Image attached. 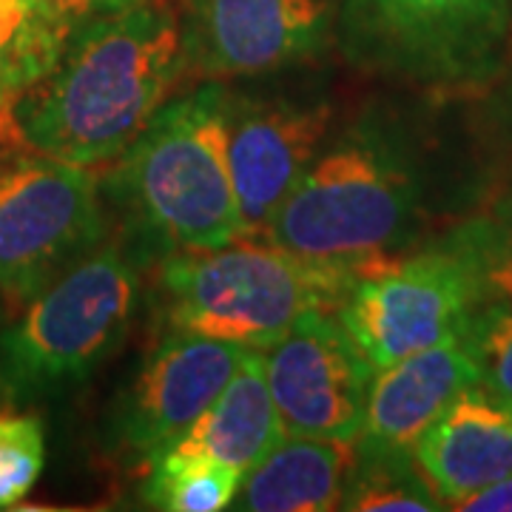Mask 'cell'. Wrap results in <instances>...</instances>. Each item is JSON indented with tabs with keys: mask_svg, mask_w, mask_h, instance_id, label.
Segmentation results:
<instances>
[{
	"mask_svg": "<svg viewBox=\"0 0 512 512\" xmlns=\"http://www.w3.org/2000/svg\"><path fill=\"white\" fill-rule=\"evenodd\" d=\"M185 77L177 9L151 0L74 29L0 120L15 146L94 168L114 163Z\"/></svg>",
	"mask_w": 512,
	"mask_h": 512,
	"instance_id": "obj_1",
	"label": "cell"
},
{
	"mask_svg": "<svg viewBox=\"0 0 512 512\" xmlns=\"http://www.w3.org/2000/svg\"><path fill=\"white\" fill-rule=\"evenodd\" d=\"M228 94V83L200 80L171 97L100 183L165 254L245 237L228 165Z\"/></svg>",
	"mask_w": 512,
	"mask_h": 512,
	"instance_id": "obj_2",
	"label": "cell"
},
{
	"mask_svg": "<svg viewBox=\"0 0 512 512\" xmlns=\"http://www.w3.org/2000/svg\"><path fill=\"white\" fill-rule=\"evenodd\" d=\"M419 211V174L382 111H359L330 131L282 202L268 237L293 254L359 262L396 254Z\"/></svg>",
	"mask_w": 512,
	"mask_h": 512,
	"instance_id": "obj_3",
	"label": "cell"
},
{
	"mask_svg": "<svg viewBox=\"0 0 512 512\" xmlns=\"http://www.w3.org/2000/svg\"><path fill=\"white\" fill-rule=\"evenodd\" d=\"M356 262L308 259L265 237L165 254L157 271L165 322L248 350H268L308 311H336Z\"/></svg>",
	"mask_w": 512,
	"mask_h": 512,
	"instance_id": "obj_4",
	"label": "cell"
},
{
	"mask_svg": "<svg viewBox=\"0 0 512 512\" xmlns=\"http://www.w3.org/2000/svg\"><path fill=\"white\" fill-rule=\"evenodd\" d=\"M333 46L359 74L424 94L493 86L512 57V0H333Z\"/></svg>",
	"mask_w": 512,
	"mask_h": 512,
	"instance_id": "obj_5",
	"label": "cell"
},
{
	"mask_svg": "<svg viewBox=\"0 0 512 512\" xmlns=\"http://www.w3.org/2000/svg\"><path fill=\"white\" fill-rule=\"evenodd\" d=\"M137 302L134 254L117 239L97 242L0 333V393L26 404L86 382L126 339Z\"/></svg>",
	"mask_w": 512,
	"mask_h": 512,
	"instance_id": "obj_6",
	"label": "cell"
},
{
	"mask_svg": "<svg viewBox=\"0 0 512 512\" xmlns=\"http://www.w3.org/2000/svg\"><path fill=\"white\" fill-rule=\"evenodd\" d=\"M106 239L103 188L92 168L29 148L0 154V293L20 302Z\"/></svg>",
	"mask_w": 512,
	"mask_h": 512,
	"instance_id": "obj_7",
	"label": "cell"
},
{
	"mask_svg": "<svg viewBox=\"0 0 512 512\" xmlns=\"http://www.w3.org/2000/svg\"><path fill=\"white\" fill-rule=\"evenodd\" d=\"M476 305L481 302L464 262L439 245L359 259L336 316L379 370L456 336Z\"/></svg>",
	"mask_w": 512,
	"mask_h": 512,
	"instance_id": "obj_8",
	"label": "cell"
},
{
	"mask_svg": "<svg viewBox=\"0 0 512 512\" xmlns=\"http://www.w3.org/2000/svg\"><path fill=\"white\" fill-rule=\"evenodd\" d=\"M174 9L194 80H254L333 49V0H177Z\"/></svg>",
	"mask_w": 512,
	"mask_h": 512,
	"instance_id": "obj_9",
	"label": "cell"
},
{
	"mask_svg": "<svg viewBox=\"0 0 512 512\" xmlns=\"http://www.w3.org/2000/svg\"><path fill=\"white\" fill-rule=\"evenodd\" d=\"M336 123L330 94L237 92L228 94V165L237 194L245 237H268L282 202L291 197L302 174Z\"/></svg>",
	"mask_w": 512,
	"mask_h": 512,
	"instance_id": "obj_10",
	"label": "cell"
},
{
	"mask_svg": "<svg viewBox=\"0 0 512 512\" xmlns=\"http://www.w3.org/2000/svg\"><path fill=\"white\" fill-rule=\"evenodd\" d=\"M262 356L285 436L356 444L376 370L336 311L316 308L299 316Z\"/></svg>",
	"mask_w": 512,
	"mask_h": 512,
	"instance_id": "obj_11",
	"label": "cell"
},
{
	"mask_svg": "<svg viewBox=\"0 0 512 512\" xmlns=\"http://www.w3.org/2000/svg\"><path fill=\"white\" fill-rule=\"evenodd\" d=\"M248 348L168 330L148 353L123 402L114 407L117 444L154 464L214 404Z\"/></svg>",
	"mask_w": 512,
	"mask_h": 512,
	"instance_id": "obj_12",
	"label": "cell"
},
{
	"mask_svg": "<svg viewBox=\"0 0 512 512\" xmlns=\"http://www.w3.org/2000/svg\"><path fill=\"white\" fill-rule=\"evenodd\" d=\"M476 382V356L464 330L402 362L379 367L370 379L365 421L353 450L413 453L441 410Z\"/></svg>",
	"mask_w": 512,
	"mask_h": 512,
	"instance_id": "obj_13",
	"label": "cell"
},
{
	"mask_svg": "<svg viewBox=\"0 0 512 512\" xmlns=\"http://www.w3.org/2000/svg\"><path fill=\"white\" fill-rule=\"evenodd\" d=\"M413 458L444 507L512 476V402L470 384L413 447Z\"/></svg>",
	"mask_w": 512,
	"mask_h": 512,
	"instance_id": "obj_14",
	"label": "cell"
},
{
	"mask_svg": "<svg viewBox=\"0 0 512 512\" xmlns=\"http://www.w3.org/2000/svg\"><path fill=\"white\" fill-rule=\"evenodd\" d=\"M282 436L285 433L265 376V356L262 350H245L214 404L163 456L208 458L245 476L256 461L274 450Z\"/></svg>",
	"mask_w": 512,
	"mask_h": 512,
	"instance_id": "obj_15",
	"label": "cell"
},
{
	"mask_svg": "<svg viewBox=\"0 0 512 512\" xmlns=\"http://www.w3.org/2000/svg\"><path fill=\"white\" fill-rule=\"evenodd\" d=\"M353 444L282 436L274 450L242 476L234 510L325 512L339 510Z\"/></svg>",
	"mask_w": 512,
	"mask_h": 512,
	"instance_id": "obj_16",
	"label": "cell"
},
{
	"mask_svg": "<svg viewBox=\"0 0 512 512\" xmlns=\"http://www.w3.org/2000/svg\"><path fill=\"white\" fill-rule=\"evenodd\" d=\"M444 504L421 476L413 453H359L353 450L339 510L433 512Z\"/></svg>",
	"mask_w": 512,
	"mask_h": 512,
	"instance_id": "obj_17",
	"label": "cell"
},
{
	"mask_svg": "<svg viewBox=\"0 0 512 512\" xmlns=\"http://www.w3.org/2000/svg\"><path fill=\"white\" fill-rule=\"evenodd\" d=\"M464 262L478 302H512V188L444 242Z\"/></svg>",
	"mask_w": 512,
	"mask_h": 512,
	"instance_id": "obj_18",
	"label": "cell"
},
{
	"mask_svg": "<svg viewBox=\"0 0 512 512\" xmlns=\"http://www.w3.org/2000/svg\"><path fill=\"white\" fill-rule=\"evenodd\" d=\"M148 467L143 501L165 512L228 510L242 481L234 467L208 458L160 456Z\"/></svg>",
	"mask_w": 512,
	"mask_h": 512,
	"instance_id": "obj_19",
	"label": "cell"
},
{
	"mask_svg": "<svg viewBox=\"0 0 512 512\" xmlns=\"http://www.w3.org/2000/svg\"><path fill=\"white\" fill-rule=\"evenodd\" d=\"M57 52L60 43L43 26L35 0H0V114L55 63Z\"/></svg>",
	"mask_w": 512,
	"mask_h": 512,
	"instance_id": "obj_20",
	"label": "cell"
},
{
	"mask_svg": "<svg viewBox=\"0 0 512 512\" xmlns=\"http://www.w3.org/2000/svg\"><path fill=\"white\" fill-rule=\"evenodd\" d=\"M46 464V433L37 416H0V510L32 493Z\"/></svg>",
	"mask_w": 512,
	"mask_h": 512,
	"instance_id": "obj_21",
	"label": "cell"
},
{
	"mask_svg": "<svg viewBox=\"0 0 512 512\" xmlns=\"http://www.w3.org/2000/svg\"><path fill=\"white\" fill-rule=\"evenodd\" d=\"M464 333L476 356L478 384L512 402V302L476 305Z\"/></svg>",
	"mask_w": 512,
	"mask_h": 512,
	"instance_id": "obj_22",
	"label": "cell"
},
{
	"mask_svg": "<svg viewBox=\"0 0 512 512\" xmlns=\"http://www.w3.org/2000/svg\"><path fill=\"white\" fill-rule=\"evenodd\" d=\"M143 3H151V0H35V9L43 26L49 29V35L55 37L63 49V43L69 40L74 29L97 18L120 15L126 9L143 6Z\"/></svg>",
	"mask_w": 512,
	"mask_h": 512,
	"instance_id": "obj_23",
	"label": "cell"
},
{
	"mask_svg": "<svg viewBox=\"0 0 512 512\" xmlns=\"http://www.w3.org/2000/svg\"><path fill=\"white\" fill-rule=\"evenodd\" d=\"M453 510L470 512H512V476L495 481L490 487H481L478 493L461 498Z\"/></svg>",
	"mask_w": 512,
	"mask_h": 512,
	"instance_id": "obj_24",
	"label": "cell"
}]
</instances>
